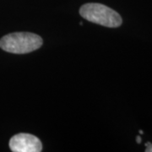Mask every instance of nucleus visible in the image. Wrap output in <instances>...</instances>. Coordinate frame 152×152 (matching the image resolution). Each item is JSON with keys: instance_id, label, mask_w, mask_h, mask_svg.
I'll list each match as a JSON object with an SVG mask.
<instances>
[{"instance_id": "1", "label": "nucleus", "mask_w": 152, "mask_h": 152, "mask_svg": "<svg viewBox=\"0 0 152 152\" xmlns=\"http://www.w3.org/2000/svg\"><path fill=\"white\" fill-rule=\"evenodd\" d=\"M42 43V39L38 35L29 32H16L2 37L0 40V48L8 53L24 54L41 48Z\"/></svg>"}, {"instance_id": "2", "label": "nucleus", "mask_w": 152, "mask_h": 152, "mask_svg": "<svg viewBox=\"0 0 152 152\" xmlns=\"http://www.w3.org/2000/svg\"><path fill=\"white\" fill-rule=\"evenodd\" d=\"M80 14L87 20L106 27L115 28L122 25L119 14L101 4H86L80 8Z\"/></svg>"}, {"instance_id": "3", "label": "nucleus", "mask_w": 152, "mask_h": 152, "mask_svg": "<svg viewBox=\"0 0 152 152\" xmlns=\"http://www.w3.org/2000/svg\"><path fill=\"white\" fill-rule=\"evenodd\" d=\"M10 150L14 152H40L42 145L37 137L30 134H18L10 140Z\"/></svg>"}, {"instance_id": "4", "label": "nucleus", "mask_w": 152, "mask_h": 152, "mask_svg": "<svg viewBox=\"0 0 152 152\" xmlns=\"http://www.w3.org/2000/svg\"><path fill=\"white\" fill-rule=\"evenodd\" d=\"M145 146H146V150H145V151L152 152V143L148 142V143L145 144Z\"/></svg>"}, {"instance_id": "5", "label": "nucleus", "mask_w": 152, "mask_h": 152, "mask_svg": "<svg viewBox=\"0 0 152 152\" xmlns=\"http://www.w3.org/2000/svg\"><path fill=\"white\" fill-rule=\"evenodd\" d=\"M136 141H137L138 144H140V143H141V137L140 135L137 136V137H136Z\"/></svg>"}, {"instance_id": "6", "label": "nucleus", "mask_w": 152, "mask_h": 152, "mask_svg": "<svg viewBox=\"0 0 152 152\" xmlns=\"http://www.w3.org/2000/svg\"><path fill=\"white\" fill-rule=\"evenodd\" d=\"M140 134H143V131L140 130Z\"/></svg>"}]
</instances>
